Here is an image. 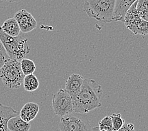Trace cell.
<instances>
[{
	"label": "cell",
	"mask_w": 148,
	"mask_h": 131,
	"mask_svg": "<svg viewBox=\"0 0 148 131\" xmlns=\"http://www.w3.org/2000/svg\"><path fill=\"white\" fill-rule=\"evenodd\" d=\"M101 86L94 80L84 79L79 93L72 98L74 112L86 114L101 106Z\"/></svg>",
	"instance_id": "1"
},
{
	"label": "cell",
	"mask_w": 148,
	"mask_h": 131,
	"mask_svg": "<svg viewBox=\"0 0 148 131\" xmlns=\"http://www.w3.org/2000/svg\"><path fill=\"white\" fill-rule=\"evenodd\" d=\"M115 0H84V10L90 18L99 22L113 21Z\"/></svg>",
	"instance_id": "2"
},
{
	"label": "cell",
	"mask_w": 148,
	"mask_h": 131,
	"mask_svg": "<svg viewBox=\"0 0 148 131\" xmlns=\"http://www.w3.org/2000/svg\"><path fill=\"white\" fill-rule=\"evenodd\" d=\"M0 40L4 45L10 59L21 61L29 54L30 49L26 38L23 36L13 37L5 33L0 26Z\"/></svg>",
	"instance_id": "3"
},
{
	"label": "cell",
	"mask_w": 148,
	"mask_h": 131,
	"mask_svg": "<svg viewBox=\"0 0 148 131\" xmlns=\"http://www.w3.org/2000/svg\"><path fill=\"white\" fill-rule=\"evenodd\" d=\"M24 77L20 61L9 59L0 68V79L5 86L10 89L19 88L23 83Z\"/></svg>",
	"instance_id": "4"
},
{
	"label": "cell",
	"mask_w": 148,
	"mask_h": 131,
	"mask_svg": "<svg viewBox=\"0 0 148 131\" xmlns=\"http://www.w3.org/2000/svg\"><path fill=\"white\" fill-rule=\"evenodd\" d=\"M59 127L60 131H93L88 116L76 112L62 117Z\"/></svg>",
	"instance_id": "5"
},
{
	"label": "cell",
	"mask_w": 148,
	"mask_h": 131,
	"mask_svg": "<svg viewBox=\"0 0 148 131\" xmlns=\"http://www.w3.org/2000/svg\"><path fill=\"white\" fill-rule=\"evenodd\" d=\"M52 104L54 114L60 117L74 112L72 97L65 89H59L53 95Z\"/></svg>",
	"instance_id": "6"
},
{
	"label": "cell",
	"mask_w": 148,
	"mask_h": 131,
	"mask_svg": "<svg viewBox=\"0 0 148 131\" xmlns=\"http://www.w3.org/2000/svg\"><path fill=\"white\" fill-rule=\"evenodd\" d=\"M14 18L18 22L21 32L24 34L30 32L37 27V21L26 10L22 9L16 12Z\"/></svg>",
	"instance_id": "7"
},
{
	"label": "cell",
	"mask_w": 148,
	"mask_h": 131,
	"mask_svg": "<svg viewBox=\"0 0 148 131\" xmlns=\"http://www.w3.org/2000/svg\"><path fill=\"white\" fill-rule=\"evenodd\" d=\"M137 0H115L113 21L124 22L126 13Z\"/></svg>",
	"instance_id": "8"
},
{
	"label": "cell",
	"mask_w": 148,
	"mask_h": 131,
	"mask_svg": "<svg viewBox=\"0 0 148 131\" xmlns=\"http://www.w3.org/2000/svg\"><path fill=\"white\" fill-rule=\"evenodd\" d=\"M83 81L84 78L82 75L73 74L66 81L65 90L68 92L72 98L75 97L80 91Z\"/></svg>",
	"instance_id": "9"
},
{
	"label": "cell",
	"mask_w": 148,
	"mask_h": 131,
	"mask_svg": "<svg viewBox=\"0 0 148 131\" xmlns=\"http://www.w3.org/2000/svg\"><path fill=\"white\" fill-rule=\"evenodd\" d=\"M18 115V112L11 107L0 104V131H10L7 123L8 120Z\"/></svg>",
	"instance_id": "10"
},
{
	"label": "cell",
	"mask_w": 148,
	"mask_h": 131,
	"mask_svg": "<svg viewBox=\"0 0 148 131\" xmlns=\"http://www.w3.org/2000/svg\"><path fill=\"white\" fill-rule=\"evenodd\" d=\"M39 110V105L36 103L28 102L21 109L19 116L25 121L30 122L36 117Z\"/></svg>",
	"instance_id": "11"
},
{
	"label": "cell",
	"mask_w": 148,
	"mask_h": 131,
	"mask_svg": "<svg viewBox=\"0 0 148 131\" xmlns=\"http://www.w3.org/2000/svg\"><path fill=\"white\" fill-rule=\"evenodd\" d=\"M125 27L135 35H140L142 36L148 35V22L140 19L139 16L126 25Z\"/></svg>",
	"instance_id": "12"
},
{
	"label": "cell",
	"mask_w": 148,
	"mask_h": 131,
	"mask_svg": "<svg viewBox=\"0 0 148 131\" xmlns=\"http://www.w3.org/2000/svg\"><path fill=\"white\" fill-rule=\"evenodd\" d=\"M7 126L10 131H29L31 125L29 122L25 121L17 115L8 120Z\"/></svg>",
	"instance_id": "13"
},
{
	"label": "cell",
	"mask_w": 148,
	"mask_h": 131,
	"mask_svg": "<svg viewBox=\"0 0 148 131\" xmlns=\"http://www.w3.org/2000/svg\"><path fill=\"white\" fill-rule=\"evenodd\" d=\"M1 28L5 33L13 37L18 36L21 32L19 25L14 17L5 20Z\"/></svg>",
	"instance_id": "14"
},
{
	"label": "cell",
	"mask_w": 148,
	"mask_h": 131,
	"mask_svg": "<svg viewBox=\"0 0 148 131\" xmlns=\"http://www.w3.org/2000/svg\"><path fill=\"white\" fill-rule=\"evenodd\" d=\"M23 83L24 89L29 92L37 90L40 84L38 78L33 74L25 76Z\"/></svg>",
	"instance_id": "15"
},
{
	"label": "cell",
	"mask_w": 148,
	"mask_h": 131,
	"mask_svg": "<svg viewBox=\"0 0 148 131\" xmlns=\"http://www.w3.org/2000/svg\"><path fill=\"white\" fill-rule=\"evenodd\" d=\"M20 66L25 76L33 74L36 69V66L32 60L23 58L20 61Z\"/></svg>",
	"instance_id": "16"
},
{
	"label": "cell",
	"mask_w": 148,
	"mask_h": 131,
	"mask_svg": "<svg viewBox=\"0 0 148 131\" xmlns=\"http://www.w3.org/2000/svg\"><path fill=\"white\" fill-rule=\"evenodd\" d=\"M136 9L140 19L148 22V0H138Z\"/></svg>",
	"instance_id": "17"
},
{
	"label": "cell",
	"mask_w": 148,
	"mask_h": 131,
	"mask_svg": "<svg viewBox=\"0 0 148 131\" xmlns=\"http://www.w3.org/2000/svg\"><path fill=\"white\" fill-rule=\"evenodd\" d=\"M110 117L112 122L113 131H118L125 123V120L122 118L120 114H113Z\"/></svg>",
	"instance_id": "18"
},
{
	"label": "cell",
	"mask_w": 148,
	"mask_h": 131,
	"mask_svg": "<svg viewBox=\"0 0 148 131\" xmlns=\"http://www.w3.org/2000/svg\"><path fill=\"white\" fill-rule=\"evenodd\" d=\"M98 127L100 130L106 131H113V126L110 116H106L101 119L98 123Z\"/></svg>",
	"instance_id": "19"
},
{
	"label": "cell",
	"mask_w": 148,
	"mask_h": 131,
	"mask_svg": "<svg viewBox=\"0 0 148 131\" xmlns=\"http://www.w3.org/2000/svg\"><path fill=\"white\" fill-rule=\"evenodd\" d=\"M10 59L9 56L3 45L2 42L0 40V68L4 65V64Z\"/></svg>",
	"instance_id": "20"
},
{
	"label": "cell",
	"mask_w": 148,
	"mask_h": 131,
	"mask_svg": "<svg viewBox=\"0 0 148 131\" xmlns=\"http://www.w3.org/2000/svg\"><path fill=\"white\" fill-rule=\"evenodd\" d=\"M118 131H135L134 130V126L133 123H124L121 129Z\"/></svg>",
	"instance_id": "21"
},
{
	"label": "cell",
	"mask_w": 148,
	"mask_h": 131,
	"mask_svg": "<svg viewBox=\"0 0 148 131\" xmlns=\"http://www.w3.org/2000/svg\"><path fill=\"white\" fill-rule=\"evenodd\" d=\"M99 130H100V129L98 127H95L93 128V131H98Z\"/></svg>",
	"instance_id": "22"
},
{
	"label": "cell",
	"mask_w": 148,
	"mask_h": 131,
	"mask_svg": "<svg viewBox=\"0 0 148 131\" xmlns=\"http://www.w3.org/2000/svg\"><path fill=\"white\" fill-rule=\"evenodd\" d=\"M20 1V0H8V1L10 3H15Z\"/></svg>",
	"instance_id": "23"
},
{
	"label": "cell",
	"mask_w": 148,
	"mask_h": 131,
	"mask_svg": "<svg viewBox=\"0 0 148 131\" xmlns=\"http://www.w3.org/2000/svg\"><path fill=\"white\" fill-rule=\"evenodd\" d=\"M5 1H8V0H0V3H3Z\"/></svg>",
	"instance_id": "24"
},
{
	"label": "cell",
	"mask_w": 148,
	"mask_h": 131,
	"mask_svg": "<svg viewBox=\"0 0 148 131\" xmlns=\"http://www.w3.org/2000/svg\"><path fill=\"white\" fill-rule=\"evenodd\" d=\"M98 131H106V130H99Z\"/></svg>",
	"instance_id": "25"
}]
</instances>
